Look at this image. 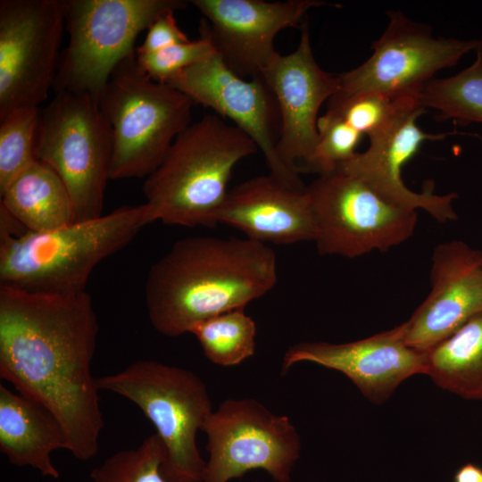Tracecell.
I'll return each mask as SVG.
<instances>
[{"label":"cell","instance_id":"obj_1","mask_svg":"<svg viewBox=\"0 0 482 482\" xmlns=\"http://www.w3.org/2000/svg\"><path fill=\"white\" fill-rule=\"evenodd\" d=\"M99 325L87 291L30 292L0 284V377L46 410L79 461L99 451L104 428L92 373Z\"/></svg>","mask_w":482,"mask_h":482},{"label":"cell","instance_id":"obj_2","mask_svg":"<svg viewBox=\"0 0 482 482\" xmlns=\"http://www.w3.org/2000/svg\"><path fill=\"white\" fill-rule=\"evenodd\" d=\"M277 281V256L265 244L247 237L182 238L148 271V319L159 333L179 337L202 320L245 309Z\"/></svg>","mask_w":482,"mask_h":482},{"label":"cell","instance_id":"obj_3","mask_svg":"<svg viewBox=\"0 0 482 482\" xmlns=\"http://www.w3.org/2000/svg\"><path fill=\"white\" fill-rule=\"evenodd\" d=\"M148 224L144 203L35 232L0 206V284L49 294L86 291L96 265L125 247Z\"/></svg>","mask_w":482,"mask_h":482},{"label":"cell","instance_id":"obj_4","mask_svg":"<svg viewBox=\"0 0 482 482\" xmlns=\"http://www.w3.org/2000/svg\"><path fill=\"white\" fill-rule=\"evenodd\" d=\"M258 150L245 133L217 114L189 124L145 179L149 223L214 227L234 167Z\"/></svg>","mask_w":482,"mask_h":482},{"label":"cell","instance_id":"obj_5","mask_svg":"<svg viewBox=\"0 0 482 482\" xmlns=\"http://www.w3.org/2000/svg\"><path fill=\"white\" fill-rule=\"evenodd\" d=\"M98 104L112 137L110 179H146L191 124L193 102L151 79L136 52L113 71Z\"/></svg>","mask_w":482,"mask_h":482},{"label":"cell","instance_id":"obj_6","mask_svg":"<svg viewBox=\"0 0 482 482\" xmlns=\"http://www.w3.org/2000/svg\"><path fill=\"white\" fill-rule=\"evenodd\" d=\"M100 390L136 404L155 428L165 457L167 482H203L206 461L196 444L212 413L205 383L191 370L154 360H138L112 374L96 378Z\"/></svg>","mask_w":482,"mask_h":482},{"label":"cell","instance_id":"obj_7","mask_svg":"<svg viewBox=\"0 0 482 482\" xmlns=\"http://www.w3.org/2000/svg\"><path fill=\"white\" fill-rule=\"evenodd\" d=\"M69 44L58 64L55 93L87 94L99 100L113 71L134 54L137 37L184 0H64Z\"/></svg>","mask_w":482,"mask_h":482},{"label":"cell","instance_id":"obj_8","mask_svg":"<svg viewBox=\"0 0 482 482\" xmlns=\"http://www.w3.org/2000/svg\"><path fill=\"white\" fill-rule=\"evenodd\" d=\"M112 154V129L96 99L87 94L59 92L40 111L35 157L65 184L75 222L104 214Z\"/></svg>","mask_w":482,"mask_h":482},{"label":"cell","instance_id":"obj_9","mask_svg":"<svg viewBox=\"0 0 482 482\" xmlns=\"http://www.w3.org/2000/svg\"><path fill=\"white\" fill-rule=\"evenodd\" d=\"M320 254L354 258L386 251L410 238L417 211L395 204L341 170L319 175L305 187Z\"/></svg>","mask_w":482,"mask_h":482},{"label":"cell","instance_id":"obj_10","mask_svg":"<svg viewBox=\"0 0 482 482\" xmlns=\"http://www.w3.org/2000/svg\"><path fill=\"white\" fill-rule=\"evenodd\" d=\"M207 436L203 482H229L253 470L275 482H290L300 458L301 438L287 416L253 398H229L202 428Z\"/></svg>","mask_w":482,"mask_h":482},{"label":"cell","instance_id":"obj_11","mask_svg":"<svg viewBox=\"0 0 482 482\" xmlns=\"http://www.w3.org/2000/svg\"><path fill=\"white\" fill-rule=\"evenodd\" d=\"M64 28V0L0 1V118L46 100Z\"/></svg>","mask_w":482,"mask_h":482},{"label":"cell","instance_id":"obj_12","mask_svg":"<svg viewBox=\"0 0 482 482\" xmlns=\"http://www.w3.org/2000/svg\"><path fill=\"white\" fill-rule=\"evenodd\" d=\"M387 14L388 25L372 43L373 54L360 66L338 75L340 86L333 96H420L438 71L456 65L482 45V38L434 37L428 26L411 21L402 12Z\"/></svg>","mask_w":482,"mask_h":482},{"label":"cell","instance_id":"obj_13","mask_svg":"<svg viewBox=\"0 0 482 482\" xmlns=\"http://www.w3.org/2000/svg\"><path fill=\"white\" fill-rule=\"evenodd\" d=\"M165 83L183 93L194 104L211 108L217 115L230 120L256 144L270 173L295 187L305 188L299 174L291 170L278 154L280 112L274 94L262 78H240L215 54Z\"/></svg>","mask_w":482,"mask_h":482},{"label":"cell","instance_id":"obj_14","mask_svg":"<svg viewBox=\"0 0 482 482\" xmlns=\"http://www.w3.org/2000/svg\"><path fill=\"white\" fill-rule=\"evenodd\" d=\"M426 112L420 96L397 99L394 113L386 124L369 136V147L337 170L358 177L385 199L403 207L422 209L439 222L457 220L453 202L455 193L437 195L428 185L421 193L411 190L402 179V169L428 140H441L450 133L423 131L417 120Z\"/></svg>","mask_w":482,"mask_h":482},{"label":"cell","instance_id":"obj_15","mask_svg":"<svg viewBox=\"0 0 482 482\" xmlns=\"http://www.w3.org/2000/svg\"><path fill=\"white\" fill-rule=\"evenodd\" d=\"M204 17L216 53L225 65L245 79L261 77L279 54L277 34L304 21L307 12L327 4L318 0H192Z\"/></svg>","mask_w":482,"mask_h":482},{"label":"cell","instance_id":"obj_16","mask_svg":"<svg viewBox=\"0 0 482 482\" xmlns=\"http://www.w3.org/2000/svg\"><path fill=\"white\" fill-rule=\"evenodd\" d=\"M261 78L274 94L279 108L278 154L291 170L299 174L318 142L320 108L338 91L339 77L317 63L305 21L295 50L286 55L278 54Z\"/></svg>","mask_w":482,"mask_h":482},{"label":"cell","instance_id":"obj_17","mask_svg":"<svg viewBox=\"0 0 482 482\" xmlns=\"http://www.w3.org/2000/svg\"><path fill=\"white\" fill-rule=\"evenodd\" d=\"M303 362L343 373L369 400L381 403L405 379L426 374L427 351L406 345L399 325L348 343H296L284 353L281 374Z\"/></svg>","mask_w":482,"mask_h":482},{"label":"cell","instance_id":"obj_18","mask_svg":"<svg viewBox=\"0 0 482 482\" xmlns=\"http://www.w3.org/2000/svg\"><path fill=\"white\" fill-rule=\"evenodd\" d=\"M431 291L411 317L400 324L409 346L427 351L482 312V253L461 240L436 245Z\"/></svg>","mask_w":482,"mask_h":482},{"label":"cell","instance_id":"obj_19","mask_svg":"<svg viewBox=\"0 0 482 482\" xmlns=\"http://www.w3.org/2000/svg\"><path fill=\"white\" fill-rule=\"evenodd\" d=\"M214 221L236 228L247 238L265 245H290L315 237L305 188L295 187L270 172L229 190Z\"/></svg>","mask_w":482,"mask_h":482},{"label":"cell","instance_id":"obj_20","mask_svg":"<svg viewBox=\"0 0 482 482\" xmlns=\"http://www.w3.org/2000/svg\"><path fill=\"white\" fill-rule=\"evenodd\" d=\"M59 449L67 450V441L55 419L36 402L1 384L0 451L9 462L59 478L51 459Z\"/></svg>","mask_w":482,"mask_h":482},{"label":"cell","instance_id":"obj_21","mask_svg":"<svg viewBox=\"0 0 482 482\" xmlns=\"http://www.w3.org/2000/svg\"><path fill=\"white\" fill-rule=\"evenodd\" d=\"M0 206L30 231H49L75 222L65 184L50 166L38 160L0 192Z\"/></svg>","mask_w":482,"mask_h":482},{"label":"cell","instance_id":"obj_22","mask_svg":"<svg viewBox=\"0 0 482 482\" xmlns=\"http://www.w3.org/2000/svg\"><path fill=\"white\" fill-rule=\"evenodd\" d=\"M426 375L445 390L482 401V312L427 350Z\"/></svg>","mask_w":482,"mask_h":482},{"label":"cell","instance_id":"obj_23","mask_svg":"<svg viewBox=\"0 0 482 482\" xmlns=\"http://www.w3.org/2000/svg\"><path fill=\"white\" fill-rule=\"evenodd\" d=\"M475 62L459 73L432 79L420 94L422 105L437 111L436 119L482 123V45Z\"/></svg>","mask_w":482,"mask_h":482},{"label":"cell","instance_id":"obj_24","mask_svg":"<svg viewBox=\"0 0 482 482\" xmlns=\"http://www.w3.org/2000/svg\"><path fill=\"white\" fill-rule=\"evenodd\" d=\"M256 324L244 309L232 310L195 324V336L212 363L231 367L252 357L256 348Z\"/></svg>","mask_w":482,"mask_h":482},{"label":"cell","instance_id":"obj_25","mask_svg":"<svg viewBox=\"0 0 482 482\" xmlns=\"http://www.w3.org/2000/svg\"><path fill=\"white\" fill-rule=\"evenodd\" d=\"M40 110L19 107L0 118V192L37 159Z\"/></svg>","mask_w":482,"mask_h":482},{"label":"cell","instance_id":"obj_26","mask_svg":"<svg viewBox=\"0 0 482 482\" xmlns=\"http://www.w3.org/2000/svg\"><path fill=\"white\" fill-rule=\"evenodd\" d=\"M165 451L154 432L137 447L118 451L95 467L92 482H167L162 474Z\"/></svg>","mask_w":482,"mask_h":482},{"label":"cell","instance_id":"obj_27","mask_svg":"<svg viewBox=\"0 0 482 482\" xmlns=\"http://www.w3.org/2000/svg\"><path fill=\"white\" fill-rule=\"evenodd\" d=\"M317 130V145L302 172L322 175L337 170L356 154L363 136L331 111L319 117Z\"/></svg>","mask_w":482,"mask_h":482},{"label":"cell","instance_id":"obj_28","mask_svg":"<svg viewBox=\"0 0 482 482\" xmlns=\"http://www.w3.org/2000/svg\"><path fill=\"white\" fill-rule=\"evenodd\" d=\"M200 37L195 40L176 44L158 52L137 54V62L154 80L165 83L174 75L217 54L212 38L200 23Z\"/></svg>","mask_w":482,"mask_h":482},{"label":"cell","instance_id":"obj_29","mask_svg":"<svg viewBox=\"0 0 482 482\" xmlns=\"http://www.w3.org/2000/svg\"><path fill=\"white\" fill-rule=\"evenodd\" d=\"M397 99L378 93L331 96L328 111L337 113L358 132L369 137L386 124L395 110Z\"/></svg>","mask_w":482,"mask_h":482},{"label":"cell","instance_id":"obj_30","mask_svg":"<svg viewBox=\"0 0 482 482\" xmlns=\"http://www.w3.org/2000/svg\"><path fill=\"white\" fill-rule=\"evenodd\" d=\"M174 13V11L167 12L150 25L146 37L142 45L136 49V54L154 53L190 40L178 26Z\"/></svg>","mask_w":482,"mask_h":482},{"label":"cell","instance_id":"obj_31","mask_svg":"<svg viewBox=\"0 0 482 482\" xmlns=\"http://www.w3.org/2000/svg\"><path fill=\"white\" fill-rule=\"evenodd\" d=\"M453 482H482V468L470 462L466 463L456 470Z\"/></svg>","mask_w":482,"mask_h":482}]
</instances>
